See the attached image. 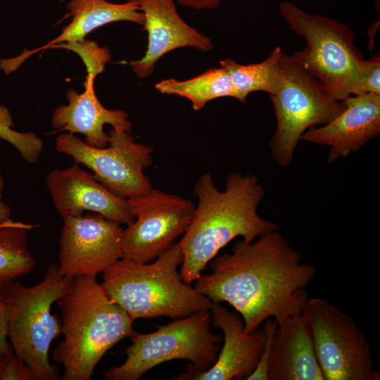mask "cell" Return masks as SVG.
<instances>
[{
    "instance_id": "f546056e",
    "label": "cell",
    "mask_w": 380,
    "mask_h": 380,
    "mask_svg": "<svg viewBox=\"0 0 380 380\" xmlns=\"http://www.w3.org/2000/svg\"><path fill=\"white\" fill-rule=\"evenodd\" d=\"M4 186L5 181L2 174L0 172V224H4L11 220V208L2 200Z\"/></svg>"
},
{
    "instance_id": "7402d4cb",
    "label": "cell",
    "mask_w": 380,
    "mask_h": 380,
    "mask_svg": "<svg viewBox=\"0 0 380 380\" xmlns=\"http://www.w3.org/2000/svg\"><path fill=\"white\" fill-rule=\"evenodd\" d=\"M36 227L12 220L0 226V289L34 268L27 232Z\"/></svg>"
},
{
    "instance_id": "9c48e42d",
    "label": "cell",
    "mask_w": 380,
    "mask_h": 380,
    "mask_svg": "<svg viewBox=\"0 0 380 380\" xmlns=\"http://www.w3.org/2000/svg\"><path fill=\"white\" fill-rule=\"evenodd\" d=\"M324 380H379L365 336L354 320L320 298L302 312Z\"/></svg>"
},
{
    "instance_id": "8992f818",
    "label": "cell",
    "mask_w": 380,
    "mask_h": 380,
    "mask_svg": "<svg viewBox=\"0 0 380 380\" xmlns=\"http://www.w3.org/2000/svg\"><path fill=\"white\" fill-rule=\"evenodd\" d=\"M281 16L306 42L291 57L322 86L330 97L343 101L353 95L364 58L353 30L326 16L310 14L289 1L279 4Z\"/></svg>"
},
{
    "instance_id": "3957f363",
    "label": "cell",
    "mask_w": 380,
    "mask_h": 380,
    "mask_svg": "<svg viewBox=\"0 0 380 380\" xmlns=\"http://www.w3.org/2000/svg\"><path fill=\"white\" fill-rule=\"evenodd\" d=\"M63 340L52 357L63 368L62 380H90L102 357L135 331L134 321L108 296L96 277L73 279L56 302Z\"/></svg>"
},
{
    "instance_id": "44dd1931",
    "label": "cell",
    "mask_w": 380,
    "mask_h": 380,
    "mask_svg": "<svg viewBox=\"0 0 380 380\" xmlns=\"http://www.w3.org/2000/svg\"><path fill=\"white\" fill-rule=\"evenodd\" d=\"M155 87L162 94L187 99L196 111L201 110L208 102L215 99L225 96L234 98L230 76L222 66L210 68L189 80L165 79L156 83Z\"/></svg>"
},
{
    "instance_id": "7a4b0ae2",
    "label": "cell",
    "mask_w": 380,
    "mask_h": 380,
    "mask_svg": "<svg viewBox=\"0 0 380 380\" xmlns=\"http://www.w3.org/2000/svg\"><path fill=\"white\" fill-rule=\"evenodd\" d=\"M194 195L198 203L178 242L183 254L180 275L187 284L196 281L208 263L235 238L241 236L244 241L251 242L277 229L276 223L258 213L265 189L255 175L231 173L225 189L220 191L212 175L205 172L196 182Z\"/></svg>"
},
{
    "instance_id": "9a60e30c",
    "label": "cell",
    "mask_w": 380,
    "mask_h": 380,
    "mask_svg": "<svg viewBox=\"0 0 380 380\" xmlns=\"http://www.w3.org/2000/svg\"><path fill=\"white\" fill-rule=\"evenodd\" d=\"M144 18L143 30L148 34L144 56L129 63L139 78L151 75L158 60L168 52L183 47L201 51L214 48L211 39L187 24L177 12L175 0H136Z\"/></svg>"
},
{
    "instance_id": "30bf717a",
    "label": "cell",
    "mask_w": 380,
    "mask_h": 380,
    "mask_svg": "<svg viewBox=\"0 0 380 380\" xmlns=\"http://www.w3.org/2000/svg\"><path fill=\"white\" fill-rule=\"evenodd\" d=\"M108 134V145L96 148L74 134H61L55 148L88 167L100 183L120 196L129 199L148 193L153 186L144 171L152 164L153 148L136 142L130 132L121 129L113 128Z\"/></svg>"
},
{
    "instance_id": "1f68e13d",
    "label": "cell",
    "mask_w": 380,
    "mask_h": 380,
    "mask_svg": "<svg viewBox=\"0 0 380 380\" xmlns=\"http://www.w3.org/2000/svg\"><path fill=\"white\" fill-rule=\"evenodd\" d=\"M4 224H0V226H1V225Z\"/></svg>"
},
{
    "instance_id": "ac0fdd59",
    "label": "cell",
    "mask_w": 380,
    "mask_h": 380,
    "mask_svg": "<svg viewBox=\"0 0 380 380\" xmlns=\"http://www.w3.org/2000/svg\"><path fill=\"white\" fill-rule=\"evenodd\" d=\"M70 23L59 35L34 50H25L20 56L0 60V68L8 74L31 55L64 43L78 42L98 27L118 21H128L143 25L144 18L136 0L115 4L106 0H70L67 4Z\"/></svg>"
},
{
    "instance_id": "7c38bea8",
    "label": "cell",
    "mask_w": 380,
    "mask_h": 380,
    "mask_svg": "<svg viewBox=\"0 0 380 380\" xmlns=\"http://www.w3.org/2000/svg\"><path fill=\"white\" fill-rule=\"evenodd\" d=\"M121 225L90 213L68 217L59 238L58 268L70 279L96 277L121 258Z\"/></svg>"
},
{
    "instance_id": "8fae6325",
    "label": "cell",
    "mask_w": 380,
    "mask_h": 380,
    "mask_svg": "<svg viewBox=\"0 0 380 380\" xmlns=\"http://www.w3.org/2000/svg\"><path fill=\"white\" fill-rule=\"evenodd\" d=\"M134 221L122 229L121 258L148 262L157 258L185 232L195 205L180 196L152 189L128 199Z\"/></svg>"
},
{
    "instance_id": "6da1fadb",
    "label": "cell",
    "mask_w": 380,
    "mask_h": 380,
    "mask_svg": "<svg viewBox=\"0 0 380 380\" xmlns=\"http://www.w3.org/2000/svg\"><path fill=\"white\" fill-rule=\"evenodd\" d=\"M213 272L201 276L195 288L212 302H226L241 315L246 333L267 318L277 323L301 314L309 297L307 287L317 268L302 262L277 230L258 241H239L232 253L210 261Z\"/></svg>"
},
{
    "instance_id": "ba28073f",
    "label": "cell",
    "mask_w": 380,
    "mask_h": 380,
    "mask_svg": "<svg viewBox=\"0 0 380 380\" xmlns=\"http://www.w3.org/2000/svg\"><path fill=\"white\" fill-rule=\"evenodd\" d=\"M280 67L279 88L270 95L277 125L268 146L276 163L286 167L292 162L303 134L332 120L346 105L330 97L313 76L284 52Z\"/></svg>"
},
{
    "instance_id": "2e32d148",
    "label": "cell",
    "mask_w": 380,
    "mask_h": 380,
    "mask_svg": "<svg viewBox=\"0 0 380 380\" xmlns=\"http://www.w3.org/2000/svg\"><path fill=\"white\" fill-rule=\"evenodd\" d=\"M345 109L319 127L305 131L300 140L329 148L328 162L346 158L380 134V94L350 95Z\"/></svg>"
},
{
    "instance_id": "4dcf8cb0",
    "label": "cell",
    "mask_w": 380,
    "mask_h": 380,
    "mask_svg": "<svg viewBox=\"0 0 380 380\" xmlns=\"http://www.w3.org/2000/svg\"><path fill=\"white\" fill-rule=\"evenodd\" d=\"M13 353V350L8 352L0 353V375L5 362Z\"/></svg>"
},
{
    "instance_id": "f1b7e54d",
    "label": "cell",
    "mask_w": 380,
    "mask_h": 380,
    "mask_svg": "<svg viewBox=\"0 0 380 380\" xmlns=\"http://www.w3.org/2000/svg\"><path fill=\"white\" fill-rule=\"evenodd\" d=\"M222 0H177L178 3L184 7L196 9H215Z\"/></svg>"
},
{
    "instance_id": "83f0119b",
    "label": "cell",
    "mask_w": 380,
    "mask_h": 380,
    "mask_svg": "<svg viewBox=\"0 0 380 380\" xmlns=\"http://www.w3.org/2000/svg\"><path fill=\"white\" fill-rule=\"evenodd\" d=\"M8 341V311L6 305L0 295V353L12 350Z\"/></svg>"
},
{
    "instance_id": "484cf974",
    "label": "cell",
    "mask_w": 380,
    "mask_h": 380,
    "mask_svg": "<svg viewBox=\"0 0 380 380\" xmlns=\"http://www.w3.org/2000/svg\"><path fill=\"white\" fill-rule=\"evenodd\" d=\"M277 323L274 319L267 318L264 321L263 329L265 332L266 343L265 348L260 357L256 367L247 380H270L268 374V362L272 341L273 340Z\"/></svg>"
},
{
    "instance_id": "5bb4252c",
    "label": "cell",
    "mask_w": 380,
    "mask_h": 380,
    "mask_svg": "<svg viewBox=\"0 0 380 380\" xmlns=\"http://www.w3.org/2000/svg\"><path fill=\"white\" fill-rule=\"evenodd\" d=\"M211 324L221 329L224 345L214 364L197 372L188 369L174 378L177 380L246 379L253 371L265 348L263 328L246 333L241 316L220 303L212 302L209 309Z\"/></svg>"
},
{
    "instance_id": "4316f807",
    "label": "cell",
    "mask_w": 380,
    "mask_h": 380,
    "mask_svg": "<svg viewBox=\"0 0 380 380\" xmlns=\"http://www.w3.org/2000/svg\"><path fill=\"white\" fill-rule=\"evenodd\" d=\"M0 380H37L30 367L14 353L5 362Z\"/></svg>"
},
{
    "instance_id": "603a6c76",
    "label": "cell",
    "mask_w": 380,
    "mask_h": 380,
    "mask_svg": "<svg viewBox=\"0 0 380 380\" xmlns=\"http://www.w3.org/2000/svg\"><path fill=\"white\" fill-rule=\"evenodd\" d=\"M13 125L8 108L0 105V138L14 146L27 163H37L44 151L43 140L34 132H20L13 129Z\"/></svg>"
},
{
    "instance_id": "d6a6232c",
    "label": "cell",
    "mask_w": 380,
    "mask_h": 380,
    "mask_svg": "<svg viewBox=\"0 0 380 380\" xmlns=\"http://www.w3.org/2000/svg\"><path fill=\"white\" fill-rule=\"evenodd\" d=\"M62 1V0H61Z\"/></svg>"
},
{
    "instance_id": "4fadbf2b",
    "label": "cell",
    "mask_w": 380,
    "mask_h": 380,
    "mask_svg": "<svg viewBox=\"0 0 380 380\" xmlns=\"http://www.w3.org/2000/svg\"><path fill=\"white\" fill-rule=\"evenodd\" d=\"M46 186L63 220L82 215L84 211L98 213L120 225L134 220L127 198L110 191L77 163L50 172Z\"/></svg>"
},
{
    "instance_id": "cb8c5ba5",
    "label": "cell",
    "mask_w": 380,
    "mask_h": 380,
    "mask_svg": "<svg viewBox=\"0 0 380 380\" xmlns=\"http://www.w3.org/2000/svg\"><path fill=\"white\" fill-rule=\"evenodd\" d=\"M60 46L77 53L84 61L87 75L94 77L104 71L106 63L111 58V54L108 48L101 47L93 41L83 39L57 44L51 48Z\"/></svg>"
},
{
    "instance_id": "5b68a950",
    "label": "cell",
    "mask_w": 380,
    "mask_h": 380,
    "mask_svg": "<svg viewBox=\"0 0 380 380\" xmlns=\"http://www.w3.org/2000/svg\"><path fill=\"white\" fill-rule=\"evenodd\" d=\"M58 264L51 263L37 284L27 286L12 281L0 289L8 311V338L13 353L35 374L37 380H56L57 372L49 360L52 341L61 334V322L51 312L70 288Z\"/></svg>"
},
{
    "instance_id": "52a82bcc",
    "label": "cell",
    "mask_w": 380,
    "mask_h": 380,
    "mask_svg": "<svg viewBox=\"0 0 380 380\" xmlns=\"http://www.w3.org/2000/svg\"><path fill=\"white\" fill-rule=\"evenodd\" d=\"M209 310H201L160 326L151 333L136 331L126 348L127 358L120 365L104 372L108 380H137L151 369L165 362L186 360L188 369L201 372L216 361L222 336L210 330Z\"/></svg>"
},
{
    "instance_id": "ffe728a7",
    "label": "cell",
    "mask_w": 380,
    "mask_h": 380,
    "mask_svg": "<svg viewBox=\"0 0 380 380\" xmlns=\"http://www.w3.org/2000/svg\"><path fill=\"white\" fill-rule=\"evenodd\" d=\"M282 50L275 47L268 57L258 63L243 65L232 58L220 61L230 76L234 98L245 102L251 92L262 91L270 95L276 94L281 81L280 57Z\"/></svg>"
},
{
    "instance_id": "d4e9b609",
    "label": "cell",
    "mask_w": 380,
    "mask_h": 380,
    "mask_svg": "<svg viewBox=\"0 0 380 380\" xmlns=\"http://www.w3.org/2000/svg\"><path fill=\"white\" fill-rule=\"evenodd\" d=\"M369 93L380 94L379 54L362 61L358 82L353 95Z\"/></svg>"
},
{
    "instance_id": "277c9868",
    "label": "cell",
    "mask_w": 380,
    "mask_h": 380,
    "mask_svg": "<svg viewBox=\"0 0 380 380\" xmlns=\"http://www.w3.org/2000/svg\"><path fill=\"white\" fill-rule=\"evenodd\" d=\"M182 261L178 242L150 264L120 258L102 273L101 285L133 321L181 318L209 310L212 301L183 281L177 270Z\"/></svg>"
},
{
    "instance_id": "e0dca14e",
    "label": "cell",
    "mask_w": 380,
    "mask_h": 380,
    "mask_svg": "<svg viewBox=\"0 0 380 380\" xmlns=\"http://www.w3.org/2000/svg\"><path fill=\"white\" fill-rule=\"evenodd\" d=\"M95 78L87 75L84 91L82 93L72 89L68 90V103L55 109L51 125L58 131L83 134L84 141L89 146L104 148L109 139L108 133L104 131L105 125L131 132L132 123L125 111L108 109L101 104L94 89Z\"/></svg>"
},
{
    "instance_id": "d6986e66",
    "label": "cell",
    "mask_w": 380,
    "mask_h": 380,
    "mask_svg": "<svg viewBox=\"0 0 380 380\" xmlns=\"http://www.w3.org/2000/svg\"><path fill=\"white\" fill-rule=\"evenodd\" d=\"M268 374L270 380H324L302 314L277 324Z\"/></svg>"
}]
</instances>
